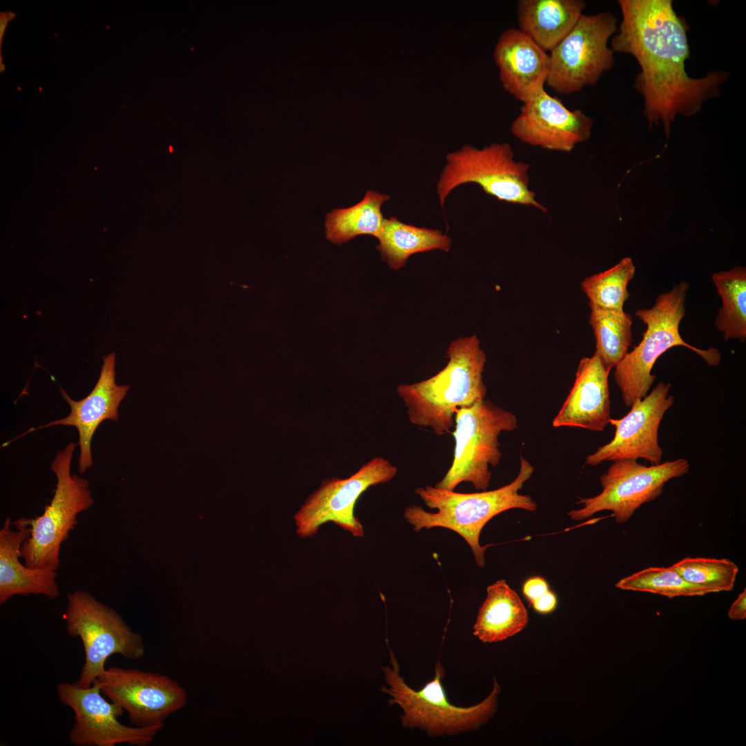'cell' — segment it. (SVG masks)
Segmentation results:
<instances>
[{
  "mask_svg": "<svg viewBox=\"0 0 746 746\" xmlns=\"http://www.w3.org/2000/svg\"><path fill=\"white\" fill-rule=\"evenodd\" d=\"M670 383L660 382L644 398L636 400L630 411L609 423L615 428L612 440L589 455L586 464L597 466L604 461L644 459L651 465L661 463L663 451L658 443V429L665 412L674 402L669 394Z\"/></svg>",
  "mask_w": 746,
  "mask_h": 746,
  "instance_id": "15",
  "label": "cell"
},
{
  "mask_svg": "<svg viewBox=\"0 0 746 746\" xmlns=\"http://www.w3.org/2000/svg\"><path fill=\"white\" fill-rule=\"evenodd\" d=\"M517 426L515 414L485 399L459 408L452 432V461L435 487L454 490L461 482H470L476 489L486 490L492 476L489 466H497L502 455L499 437Z\"/></svg>",
  "mask_w": 746,
  "mask_h": 746,
  "instance_id": "5",
  "label": "cell"
},
{
  "mask_svg": "<svg viewBox=\"0 0 746 746\" xmlns=\"http://www.w3.org/2000/svg\"><path fill=\"white\" fill-rule=\"evenodd\" d=\"M549 590L546 580L539 576L528 578L522 586L523 594L530 604Z\"/></svg>",
  "mask_w": 746,
  "mask_h": 746,
  "instance_id": "30",
  "label": "cell"
},
{
  "mask_svg": "<svg viewBox=\"0 0 746 746\" xmlns=\"http://www.w3.org/2000/svg\"><path fill=\"white\" fill-rule=\"evenodd\" d=\"M687 582L712 593L733 589L738 566L729 559L686 557L671 566Z\"/></svg>",
  "mask_w": 746,
  "mask_h": 746,
  "instance_id": "29",
  "label": "cell"
},
{
  "mask_svg": "<svg viewBox=\"0 0 746 746\" xmlns=\"http://www.w3.org/2000/svg\"><path fill=\"white\" fill-rule=\"evenodd\" d=\"M64 616L68 634L79 638L84 647V663L75 682L80 687L93 684L105 671L110 656L119 654L139 660L144 655L142 635L133 631L116 611L87 591L75 590L68 594Z\"/></svg>",
  "mask_w": 746,
  "mask_h": 746,
  "instance_id": "6",
  "label": "cell"
},
{
  "mask_svg": "<svg viewBox=\"0 0 746 746\" xmlns=\"http://www.w3.org/2000/svg\"><path fill=\"white\" fill-rule=\"evenodd\" d=\"M622 19L611 39L613 52L630 54L641 71L635 87L644 102L650 127L661 121L667 136L678 115L691 116L718 94L728 74L711 72L700 78L685 70L689 56L687 30L670 0H620Z\"/></svg>",
  "mask_w": 746,
  "mask_h": 746,
  "instance_id": "1",
  "label": "cell"
},
{
  "mask_svg": "<svg viewBox=\"0 0 746 746\" xmlns=\"http://www.w3.org/2000/svg\"><path fill=\"white\" fill-rule=\"evenodd\" d=\"M376 238L382 260L394 270L403 267L412 254L434 249L448 251L452 242L440 230L407 224L395 217L384 218Z\"/></svg>",
  "mask_w": 746,
  "mask_h": 746,
  "instance_id": "23",
  "label": "cell"
},
{
  "mask_svg": "<svg viewBox=\"0 0 746 746\" xmlns=\"http://www.w3.org/2000/svg\"><path fill=\"white\" fill-rule=\"evenodd\" d=\"M727 615L734 620H743L746 618V589L741 592L731 605Z\"/></svg>",
  "mask_w": 746,
  "mask_h": 746,
  "instance_id": "32",
  "label": "cell"
},
{
  "mask_svg": "<svg viewBox=\"0 0 746 746\" xmlns=\"http://www.w3.org/2000/svg\"><path fill=\"white\" fill-rule=\"evenodd\" d=\"M615 586L622 590L648 592L669 598L712 593L709 589L687 582L671 566L647 568L621 579Z\"/></svg>",
  "mask_w": 746,
  "mask_h": 746,
  "instance_id": "28",
  "label": "cell"
},
{
  "mask_svg": "<svg viewBox=\"0 0 746 746\" xmlns=\"http://www.w3.org/2000/svg\"><path fill=\"white\" fill-rule=\"evenodd\" d=\"M689 469L688 461L682 458L650 466L631 459L614 461L600 477L602 492L593 497H580L577 504L582 507L568 515L580 521L611 510L617 523L626 522L641 505L658 497L667 481L683 476Z\"/></svg>",
  "mask_w": 746,
  "mask_h": 746,
  "instance_id": "11",
  "label": "cell"
},
{
  "mask_svg": "<svg viewBox=\"0 0 746 746\" xmlns=\"http://www.w3.org/2000/svg\"><path fill=\"white\" fill-rule=\"evenodd\" d=\"M446 355L448 363L434 376L396 388L410 421L438 436L450 432L459 408L483 401L487 392L483 381L487 358L477 336L453 341Z\"/></svg>",
  "mask_w": 746,
  "mask_h": 746,
  "instance_id": "2",
  "label": "cell"
},
{
  "mask_svg": "<svg viewBox=\"0 0 746 746\" xmlns=\"http://www.w3.org/2000/svg\"><path fill=\"white\" fill-rule=\"evenodd\" d=\"M28 518L12 523L7 517L0 530V604L15 595H42L50 600L59 596L57 571L32 568L21 563V548L30 535Z\"/></svg>",
  "mask_w": 746,
  "mask_h": 746,
  "instance_id": "20",
  "label": "cell"
},
{
  "mask_svg": "<svg viewBox=\"0 0 746 746\" xmlns=\"http://www.w3.org/2000/svg\"><path fill=\"white\" fill-rule=\"evenodd\" d=\"M486 591L473 627L474 635L484 642H497L522 631L528 616L517 592L504 580L488 586Z\"/></svg>",
  "mask_w": 746,
  "mask_h": 746,
  "instance_id": "22",
  "label": "cell"
},
{
  "mask_svg": "<svg viewBox=\"0 0 746 746\" xmlns=\"http://www.w3.org/2000/svg\"><path fill=\"white\" fill-rule=\"evenodd\" d=\"M712 280L722 300L715 320L716 328L725 341L746 338V269L734 267L712 275Z\"/></svg>",
  "mask_w": 746,
  "mask_h": 746,
  "instance_id": "25",
  "label": "cell"
},
{
  "mask_svg": "<svg viewBox=\"0 0 746 746\" xmlns=\"http://www.w3.org/2000/svg\"><path fill=\"white\" fill-rule=\"evenodd\" d=\"M110 701L121 707L137 727L164 726L184 707L188 694L176 680L159 673L112 666L95 680Z\"/></svg>",
  "mask_w": 746,
  "mask_h": 746,
  "instance_id": "13",
  "label": "cell"
},
{
  "mask_svg": "<svg viewBox=\"0 0 746 746\" xmlns=\"http://www.w3.org/2000/svg\"><path fill=\"white\" fill-rule=\"evenodd\" d=\"M530 605L536 612L540 614H548L555 609L557 605V598L555 593L549 590L535 600Z\"/></svg>",
  "mask_w": 746,
  "mask_h": 746,
  "instance_id": "31",
  "label": "cell"
},
{
  "mask_svg": "<svg viewBox=\"0 0 746 746\" xmlns=\"http://www.w3.org/2000/svg\"><path fill=\"white\" fill-rule=\"evenodd\" d=\"M689 285L685 280L669 291L660 294L653 306L638 309L635 316L647 326L640 343L614 367V379L627 407L644 398L656 379L651 374L658 358L669 349L683 346L700 356L709 365L718 366L720 352L714 347L702 350L684 341L679 327L685 315V300Z\"/></svg>",
  "mask_w": 746,
  "mask_h": 746,
  "instance_id": "4",
  "label": "cell"
},
{
  "mask_svg": "<svg viewBox=\"0 0 746 746\" xmlns=\"http://www.w3.org/2000/svg\"><path fill=\"white\" fill-rule=\"evenodd\" d=\"M396 472L388 459L375 457L348 478L323 481L294 515L296 534L312 537L321 525L332 522L354 537H363V526L354 515L356 501L370 486L390 481Z\"/></svg>",
  "mask_w": 746,
  "mask_h": 746,
  "instance_id": "12",
  "label": "cell"
},
{
  "mask_svg": "<svg viewBox=\"0 0 746 746\" xmlns=\"http://www.w3.org/2000/svg\"><path fill=\"white\" fill-rule=\"evenodd\" d=\"M533 472V466L521 456L516 478L493 490L461 493L430 486L417 488L415 493L428 508L437 509V512L429 513L412 505L405 508L403 517L415 532L441 527L457 533L466 541L477 564L482 567L485 564V551L489 546L479 544V535L485 525L495 516L512 508L528 511L537 509V504L530 496L519 493Z\"/></svg>",
  "mask_w": 746,
  "mask_h": 746,
  "instance_id": "3",
  "label": "cell"
},
{
  "mask_svg": "<svg viewBox=\"0 0 746 746\" xmlns=\"http://www.w3.org/2000/svg\"><path fill=\"white\" fill-rule=\"evenodd\" d=\"M494 60L503 88L522 103L544 89L549 53L519 28H508L499 37Z\"/></svg>",
  "mask_w": 746,
  "mask_h": 746,
  "instance_id": "18",
  "label": "cell"
},
{
  "mask_svg": "<svg viewBox=\"0 0 746 746\" xmlns=\"http://www.w3.org/2000/svg\"><path fill=\"white\" fill-rule=\"evenodd\" d=\"M446 160L437 184L441 206L452 189L472 182L500 201L533 206L548 212L529 189L530 166L515 160L513 151L508 143H494L481 149L464 146L459 151L448 153Z\"/></svg>",
  "mask_w": 746,
  "mask_h": 746,
  "instance_id": "7",
  "label": "cell"
},
{
  "mask_svg": "<svg viewBox=\"0 0 746 746\" xmlns=\"http://www.w3.org/2000/svg\"><path fill=\"white\" fill-rule=\"evenodd\" d=\"M115 367V354L111 353L104 356L95 385L88 396L79 401L72 399L66 391L59 387L63 398L70 408L69 414L46 425L32 428L6 444L44 428L58 425L75 427L79 433L80 449L78 470L80 473L85 472L93 463L91 442L95 432L104 421L118 419L119 406L129 390L128 385H118L116 383Z\"/></svg>",
  "mask_w": 746,
  "mask_h": 746,
  "instance_id": "17",
  "label": "cell"
},
{
  "mask_svg": "<svg viewBox=\"0 0 746 746\" xmlns=\"http://www.w3.org/2000/svg\"><path fill=\"white\" fill-rule=\"evenodd\" d=\"M16 16V13L11 11L1 12L0 13V50L1 54V45L3 38L8 25V23Z\"/></svg>",
  "mask_w": 746,
  "mask_h": 746,
  "instance_id": "33",
  "label": "cell"
},
{
  "mask_svg": "<svg viewBox=\"0 0 746 746\" xmlns=\"http://www.w3.org/2000/svg\"><path fill=\"white\" fill-rule=\"evenodd\" d=\"M394 659L393 669L383 668L391 696V703L397 704L403 711L401 720L404 727H419L432 735L453 734L479 727L492 716L496 710L499 685L495 682L492 691L481 702L460 707L449 702L443 685L444 671L438 662L432 680L421 689L415 691L408 687L399 676Z\"/></svg>",
  "mask_w": 746,
  "mask_h": 746,
  "instance_id": "9",
  "label": "cell"
},
{
  "mask_svg": "<svg viewBox=\"0 0 746 746\" xmlns=\"http://www.w3.org/2000/svg\"><path fill=\"white\" fill-rule=\"evenodd\" d=\"M610 12L583 14L571 32L549 53L546 85L562 95L596 84L614 64L610 38L618 30Z\"/></svg>",
  "mask_w": 746,
  "mask_h": 746,
  "instance_id": "10",
  "label": "cell"
},
{
  "mask_svg": "<svg viewBox=\"0 0 746 746\" xmlns=\"http://www.w3.org/2000/svg\"><path fill=\"white\" fill-rule=\"evenodd\" d=\"M76 446L70 442L57 452L51 465L57 477L53 497L41 515L28 519L31 531L21 546V557L30 568L58 569L61 544L76 525L77 515L94 503L88 481L70 473Z\"/></svg>",
  "mask_w": 746,
  "mask_h": 746,
  "instance_id": "8",
  "label": "cell"
},
{
  "mask_svg": "<svg viewBox=\"0 0 746 746\" xmlns=\"http://www.w3.org/2000/svg\"><path fill=\"white\" fill-rule=\"evenodd\" d=\"M585 7L581 0H520L519 29L550 52L574 28Z\"/></svg>",
  "mask_w": 746,
  "mask_h": 746,
  "instance_id": "21",
  "label": "cell"
},
{
  "mask_svg": "<svg viewBox=\"0 0 746 746\" xmlns=\"http://www.w3.org/2000/svg\"><path fill=\"white\" fill-rule=\"evenodd\" d=\"M390 196L372 190L367 191L357 204L336 209L325 218V235L333 243L341 244L359 235L376 236L384 220L381 206Z\"/></svg>",
  "mask_w": 746,
  "mask_h": 746,
  "instance_id": "24",
  "label": "cell"
},
{
  "mask_svg": "<svg viewBox=\"0 0 746 746\" xmlns=\"http://www.w3.org/2000/svg\"><path fill=\"white\" fill-rule=\"evenodd\" d=\"M57 692L59 701L74 713L75 722L68 740L75 746H115L120 743L147 746L164 727H137L121 723L118 717L123 714V709L102 696L96 681L85 688L75 682H62L57 685Z\"/></svg>",
  "mask_w": 746,
  "mask_h": 746,
  "instance_id": "14",
  "label": "cell"
},
{
  "mask_svg": "<svg viewBox=\"0 0 746 746\" xmlns=\"http://www.w3.org/2000/svg\"><path fill=\"white\" fill-rule=\"evenodd\" d=\"M635 271L631 258L626 257L611 268L586 277L580 287L589 300V305L623 309L629 297L628 285Z\"/></svg>",
  "mask_w": 746,
  "mask_h": 746,
  "instance_id": "27",
  "label": "cell"
},
{
  "mask_svg": "<svg viewBox=\"0 0 746 746\" xmlns=\"http://www.w3.org/2000/svg\"><path fill=\"white\" fill-rule=\"evenodd\" d=\"M592 126V119L582 110L569 109L544 88L523 103L510 130L528 145L571 152L589 138Z\"/></svg>",
  "mask_w": 746,
  "mask_h": 746,
  "instance_id": "16",
  "label": "cell"
},
{
  "mask_svg": "<svg viewBox=\"0 0 746 746\" xmlns=\"http://www.w3.org/2000/svg\"><path fill=\"white\" fill-rule=\"evenodd\" d=\"M590 307L589 323L595 339V352L612 369L628 353L633 341L632 318L624 309Z\"/></svg>",
  "mask_w": 746,
  "mask_h": 746,
  "instance_id": "26",
  "label": "cell"
},
{
  "mask_svg": "<svg viewBox=\"0 0 746 746\" xmlns=\"http://www.w3.org/2000/svg\"><path fill=\"white\" fill-rule=\"evenodd\" d=\"M611 370L596 352L591 357L582 358L573 385L553 419V425L603 431L611 419L608 381Z\"/></svg>",
  "mask_w": 746,
  "mask_h": 746,
  "instance_id": "19",
  "label": "cell"
}]
</instances>
